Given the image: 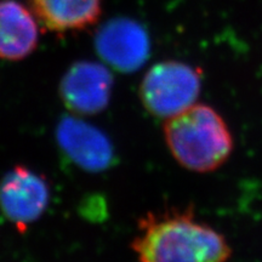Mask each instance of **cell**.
<instances>
[{
    "mask_svg": "<svg viewBox=\"0 0 262 262\" xmlns=\"http://www.w3.org/2000/svg\"><path fill=\"white\" fill-rule=\"evenodd\" d=\"M133 249L141 262H225L231 255L225 238L192 214H147L139 222Z\"/></svg>",
    "mask_w": 262,
    "mask_h": 262,
    "instance_id": "6da1fadb",
    "label": "cell"
},
{
    "mask_svg": "<svg viewBox=\"0 0 262 262\" xmlns=\"http://www.w3.org/2000/svg\"><path fill=\"white\" fill-rule=\"evenodd\" d=\"M164 135L173 158L186 169L196 172L217 169L233 148L227 124L206 104L194 103L166 119Z\"/></svg>",
    "mask_w": 262,
    "mask_h": 262,
    "instance_id": "7a4b0ae2",
    "label": "cell"
},
{
    "mask_svg": "<svg viewBox=\"0 0 262 262\" xmlns=\"http://www.w3.org/2000/svg\"><path fill=\"white\" fill-rule=\"evenodd\" d=\"M201 73L179 61L159 62L149 68L140 85V98L148 113L169 119L195 103Z\"/></svg>",
    "mask_w": 262,
    "mask_h": 262,
    "instance_id": "3957f363",
    "label": "cell"
},
{
    "mask_svg": "<svg viewBox=\"0 0 262 262\" xmlns=\"http://www.w3.org/2000/svg\"><path fill=\"white\" fill-rule=\"evenodd\" d=\"M94 42L101 60L122 73L139 71L150 54L148 32L140 22L126 17L112 18L103 24Z\"/></svg>",
    "mask_w": 262,
    "mask_h": 262,
    "instance_id": "277c9868",
    "label": "cell"
},
{
    "mask_svg": "<svg viewBox=\"0 0 262 262\" xmlns=\"http://www.w3.org/2000/svg\"><path fill=\"white\" fill-rule=\"evenodd\" d=\"M49 201L47 179L26 166H15L0 181V209L19 232L44 214Z\"/></svg>",
    "mask_w": 262,
    "mask_h": 262,
    "instance_id": "5b68a950",
    "label": "cell"
},
{
    "mask_svg": "<svg viewBox=\"0 0 262 262\" xmlns=\"http://www.w3.org/2000/svg\"><path fill=\"white\" fill-rule=\"evenodd\" d=\"M56 140L61 152L75 166L88 172H103L117 164L113 143L98 127L63 117L56 127Z\"/></svg>",
    "mask_w": 262,
    "mask_h": 262,
    "instance_id": "8992f818",
    "label": "cell"
},
{
    "mask_svg": "<svg viewBox=\"0 0 262 262\" xmlns=\"http://www.w3.org/2000/svg\"><path fill=\"white\" fill-rule=\"evenodd\" d=\"M112 90V73L104 64L93 61L75 62L60 83L62 102L80 116H93L106 110Z\"/></svg>",
    "mask_w": 262,
    "mask_h": 262,
    "instance_id": "52a82bcc",
    "label": "cell"
},
{
    "mask_svg": "<svg viewBox=\"0 0 262 262\" xmlns=\"http://www.w3.org/2000/svg\"><path fill=\"white\" fill-rule=\"evenodd\" d=\"M34 14L16 0H0V58L24 60L38 47L39 28Z\"/></svg>",
    "mask_w": 262,
    "mask_h": 262,
    "instance_id": "ba28073f",
    "label": "cell"
},
{
    "mask_svg": "<svg viewBox=\"0 0 262 262\" xmlns=\"http://www.w3.org/2000/svg\"><path fill=\"white\" fill-rule=\"evenodd\" d=\"M33 14L49 31L68 33L95 25L102 0H29Z\"/></svg>",
    "mask_w": 262,
    "mask_h": 262,
    "instance_id": "9c48e42d",
    "label": "cell"
}]
</instances>
